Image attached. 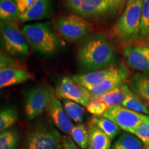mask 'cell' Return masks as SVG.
<instances>
[{
	"label": "cell",
	"instance_id": "1",
	"mask_svg": "<svg viewBox=\"0 0 149 149\" xmlns=\"http://www.w3.org/2000/svg\"><path fill=\"white\" fill-rule=\"evenodd\" d=\"M114 46L103 35H94L86 39L77 52V61L86 71H95L111 66L115 60Z\"/></svg>",
	"mask_w": 149,
	"mask_h": 149
},
{
	"label": "cell",
	"instance_id": "2",
	"mask_svg": "<svg viewBox=\"0 0 149 149\" xmlns=\"http://www.w3.org/2000/svg\"><path fill=\"white\" fill-rule=\"evenodd\" d=\"M29 46L42 55H53L60 47L61 40L48 22L27 24L22 28Z\"/></svg>",
	"mask_w": 149,
	"mask_h": 149
},
{
	"label": "cell",
	"instance_id": "3",
	"mask_svg": "<svg viewBox=\"0 0 149 149\" xmlns=\"http://www.w3.org/2000/svg\"><path fill=\"white\" fill-rule=\"evenodd\" d=\"M64 3L70 12L84 19H103L122 10L113 0H64Z\"/></svg>",
	"mask_w": 149,
	"mask_h": 149
},
{
	"label": "cell",
	"instance_id": "4",
	"mask_svg": "<svg viewBox=\"0 0 149 149\" xmlns=\"http://www.w3.org/2000/svg\"><path fill=\"white\" fill-rule=\"evenodd\" d=\"M143 0H128L122 15L115 24L113 33L122 40H137L140 35Z\"/></svg>",
	"mask_w": 149,
	"mask_h": 149
},
{
	"label": "cell",
	"instance_id": "5",
	"mask_svg": "<svg viewBox=\"0 0 149 149\" xmlns=\"http://www.w3.org/2000/svg\"><path fill=\"white\" fill-rule=\"evenodd\" d=\"M62 137L58 130L51 124H39L28 133L24 149H61Z\"/></svg>",
	"mask_w": 149,
	"mask_h": 149
},
{
	"label": "cell",
	"instance_id": "6",
	"mask_svg": "<svg viewBox=\"0 0 149 149\" xmlns=\"http://www.w3.org/2000/svg\"><path fill=\"white\" fill-rule=\"evenodd\" d=\"M1 42L3 49L15 57H25L29 54V44L25 35L17 23L3 22L0 24Z\"/></svg>",
	"mask_w": 149,
	"mask_h": 149
},
{
	"label": "cell",
	"instance_id": "7",
	"mask_svg": "<svg viewBox=\"0 0 149 149\" xmlns=\"http://www.w3.org/2000/svg\"><path fill=\"white\" fill-rule=\"evenodd\" d=\"M55 91L49 85H42L31 88L27 93L24 102V112L29 120H32L48 109L55 97Z\"/></svg>",
	"mask_w": 149,
	"mask_h": 149
},
{
	"label": "cell",
	"instance_id": "8",
	"mask_svg": "<svg viewBox=\"0 0 149 149\" xmlns=\"http://www.w3.org/2000/svg\"><path fill=\"white\" fill-rule=\"evenodd\" d=\"M55 26L59 35L71 42L84 40L93 31L87 20L76 15L60 17L56 20Z\"/></svg>",
	"mask_w": 149,
	"mask_h": 149
},
{
	"label": "cell",
	"instance_id": "9",
	"mask_svg": "<svg viewBox=\"0 0 149 149\" xmlns=\"http://www.w3.org/2000/svg\"><path fill=\"white\" fill-rule=\"evenodd\" d=\"M102 116L114 122L124 131L130 133L141 123L149 121V116L137 113L122 105L111 107Z\"/></svg>",
	"mask_w": 149,
	"mask_h": 149
},
{
	"label": "cell",
	"instance_id": "10",
	"mask_svg": "<svg viewBox=\"0 0 149 149\" xmlns=\"http://www.w3.org/2000/svg\"><path fill=\"white\" fill-rule=\"evenodd\" d=\"M55 95L58 100H68L86 107L93 99V94L85 87L76 84L69 77H65L57 86Z\"/></svg>",
	"mask_w": 149,
	"mask_h": 149
},
{
	"label": "cell",
	"instance_id": "11",
	"mask_svg": "<svg viewBox=\"0 0 149 149\" xmlns=\"http://www.w3.org/2000/svg\"><path fill=\"white\" fill-rule=\"evenodd\" d=\"M126 63L130 68L140 72L149 71V47L135 46L126 48L124 51Z\"/></svg>",
	"mask_w": 149,
	"mask_h": 149
},
{
	"label": "cell",
	"instance_id": "12",
	"mask_svg": "<svg viewBox=\"0 0 149 149\" xmlns=\"http://www.w3.org/2000/svg\"><path fill=\"white\" fill-rule=\"evenodd\" d=\"M128 78V70L124 66L117 67V70L109 77L106 78L97 84L88 88L93 95H100L105 94L113 89L120 86Z\"/></svg>",
	"mask_w": 149,
	"mask_h": 149
},
{
	"label": "cell",
	"instance_id": "13",
	"mask_svg": "<svg viewBox=\"0 0 149 149\" xmlns=\"http://www.w3.org/2000/svg\"><path fill=\"white\" fill-rule=\"evenodd\" d=\"M47 110L48 116L54 125L61 131L70 134L74 125L65 112L62 104L55 96L52 100Z\"/></svg>",
	"mask_w": 149,
	"mask_h": 149
},
{
	"label": "cell",
	"instance_id": "14",
	"mask_svg": "<svg viewBox=\"0 0 149 149\" xmlns=\"http://www.w3.org/2000/svg\"><path fill=\"white\" fill-rule=\"evenodd\" d=\"M33 78V75L31 72L18 66L0 68V88L19 84Z\"/></svg>",
	"mask_w": 149,
	"mask_h": 149
},
{
	"label": "cell",
	"instance_id": "15",
	"mask_svg": "<svg viewBox=\"0 0 149 149\" xmlns=\"http://www.w3.org/2000/svg\"><path fill=\"white\" fill-rule=\"evenodd\" d=\"M117 67L109 66L104 69L88 72L87 73L76 74L72 77L73 81L77 84L88 89L91 86L97 84L101 81L114 73Z\"/></svg>",
	"mask_w": 149,
	"mask_h": 149
},
{
	"label": "cell",
	"instance_id": "16",
	"mask_svg": "<svg viewBox=\"0 0 149 149\" xmlns=\"http://www.w3.org/2000/svg\"><path fill=\"white\" fill-rule=\"evenodd\" d=\"M51 11V0H35L31 8L22 13L19 21L28 22L49 17Z\"/></svg>",
	"mask_w": 149,
	"mask_h": 149
},
{
	"label": "cell",
	"instance_id": "17",
	"mask_svg": "<svg viewBox=\"0 0 149 149\" xmlns=\"http://www.w3.org/2000/svg\"><path fill=\"white\" fill-rule=\"evenodd\" d=\"M128 86L130 90L149 108V77L136 72L130 77Z\"/></svg>",
	"mask_w": 149,
	"mask_h": 149
},
{
	"label": "cell",
	"instance_id": "18",
	"mask_svg": "<svg viewBox=\"0 0 149 149\" xmlns=\"http://www.w3.org/2000/svg\"><path fill=\"white\" fill-rule=\"evenodd\" d=\"M130 91H131L130 90L127 84L124 83L120 86L105 94L100 95H93V100L104 102L110 107L122 105L123 101L125 100L126 96Z\"/></svg>",
	"mask_w": 149,
	"mask_h": 149
},
{
	"label": "cell",
	"instance_id": "19",
	"mask_svg": "<svg viewBox=\"0 0 149 149\" xmlns=\"http://www.w3.org/2000/svg\"><path fill=\"white\" fill-rule=\"evenodd\" d=\"M88 146L90 149H111V139L91 122L88 127Z\"/></svg>",
	"mask_w": 149,
	"mask_h": 149
},
{
	"label": "cell",
	"instance_id": "20",
	"mask_svg": "<svg viewBox=\"0 0 149 149\" xmlns=\"http://www.w3.org/2000/svg\"><path fill=\"white\" fill-rule=\"evenodd\" d=\"M21 15L18 5L14 0H0V19L3 22H15Z\"/></svg>",
	"mask_w": 149,
	"mask_h": 149
},
{
	"label": "cell",
	"instance_id": "21",
	"mask_svg": "<svg viewBox=\"0 0 149 149\" xmlns=\"http://www.w3.org/2000/svg\"><path fill=\"white\" fill-rule=\"evenodd\" d=\"M143 143L130 133H123L115 141L111 149H142Z\"/></svg>",
	"mask_w": 149,
	"mask_h": 149
},
{
	"label": "cell",
	"instance_id": "22",
	"mask_svg": "<svg viewBox=\"0 0 149 149\" xmlns=\"http://www.w3.org/2000/svg\"><path fill=\"white\" fill-rule=\"evenodd\" d=\"M91 122L98 126L104 133L109 136L111 140L114 139L121 132V128L103 116H94Z\"/></svg>",
	"mask_w": 149,
	"mask_h": 149
},
{
	"label": "cell",
	"instance_id": "23",
	"mask_svg": "<svg viewBox=\"0 0 149 149\" xmlns=\"http://www.w3.org/2000/svg\"><path fill=\"white\" fill-rule=\"evenodd\" d=\"M123 107L137 113L149 116V108L140 98L130 91L122 104Z\"/></svg>",
	"mask_w": 149,
	"mask_h": 149
},
{
	"label": "cell",
	"instance_id": "24",
	"mask_svg": "<svg viewBox=\"0 0 149 149\" xmlns=\"http://www.w3.org/2000/svg\"><path fill=\"white\" fill-rule=\"evenodd\" d=\"M63 107L66 114L71 120L77 124L82 122L84 115V109L81 104L71 100H63Z\"/></svg>",
	"mask_w": 149,
	"mask_h": 149
},
{
	"label": "cell",
	"instance_id": "25",
	"mask_svg": "<svg viewBox=\"0 0 149 149\" xmlns=\"http://www.w3.org/2000/svg\"><path fill=\"white\" fill-rule=\"evenodd\" d=\"M70 137L79 148L85 149L88 145V129L83 124L74 126L70 133Z\"/></svg>",
	"mask_w": 149,
	"mask_h": 149
},
{
	"label": "cell",
	"instance_id": "26",
	"mask_svg": "<svg viewBox=\"0 0 149 149\" xmlns=\"http://www.w3.org/2000/svg\"><path fill=\"white\" fill-rule=\"evenodd\" d=\"M18 119V113L14 108L8 107L3 109L0 113V130L4 131L6 129L14 125Z\"/></svg>",
	"mask_w": 149,
	"mask_h": 149
},
{
	"label": "cell",
	"instance_id": "27",
	"mask_svg": "<svg viewBox=\"0 0 149 149\" xmlns=\"http://www.w3.org/2000/svg\"><path fill=\"white\" fill-rule=\"evenodd\" d=\"M140 35L144 38L149 37V0H143Z\"/></svg>",
	"mask_w": 149,
	"mask_h": 149
},
{
	"label": "cell",
	"instance_id": "28",
	"mask_svg": "<svg viewBox=\"0 0 149 149\" xmlns=\"http://www.w3.org/2000/svg\"><path fill=\"white\" fill-rule=\"evenodd\" d=\"M133 135H135L142 141L145 146L149 144V121H146L141 123L139 125L135 127L130 131Z\"/></svg>",
	"mask_w": 149,
	"mask_h": 149
},
{
	"label": "cell",
	"instance_id": "29",
	"mask_svg": "<svg viewBox=\"0 0 149 149\" xmlns=\"http://www.w3.org/2000/svg\"><path fill=\"white\" fill-rule=\"evenodd\" d=\"M110 107L104 102L98 100H93L86 107V109L89 113L95 116H102Z\"/></svg>",
	"mask_w": 149,
	"mask_h": 149
},
{
	"label": "cell",
	"instance_id": "30",
	"mask_svg": "<svg viewBox=\"0 0 149 149\" xmlns=\"http://www.w3.org/2000/svg\"><path fill=\"white\" fill-rule=\"evenodd\" d=\"M18 141V136L15 132L11 130H4L0 134V146H3Z\"/></svg>",
	"mask_w": 149,
	"mask_h": 149
},
{
	"label": "cell",
	"instance_id": "31",
	"mask_svg": "<svg viewBox=\"0 0 149 149\" xmlns=\"http://www.w3.org/2000/svg\"><path fill=\"white\" fill-rule=\"evenodd\" d=\"M0 60H1V62H0V64H1L0 67H1V68H6V67L17 66L15 64V61L13 59H11L8 56L6 55L5 54L2 53H1V59Z\"/></svg>",
	"mask_w": 149,
	"mask_h": 149
},
{
	"label": "cell",
	"instance_id": "32",
	"mask_svg": "<svg viewBox=\"0 0 149 149\" xmlns=\"http://www.w3.org/2000/svg\"><path fill=\"white\" fill-rule=\"evenodd\" d=\"M62 146L64 149H79L71 137L68 136H64L62 137Z\"/></svg>",
	"mask_w": 149,
	"mask_h": 149
},
{
	"label": "cell",
	"instance_id": "33",
	"mask_svg": "<svg viewBox=\"0 0 149 149\" xmlns=\"http://www.w3.org/2000/svg\"><path fill=\"white\" fill-rule=\"evenodd\" d=\"M113 1L116 3L117 6H118L121 10H122L123 8H125L128 0H113Z\"/></svg>",
	"mask_w": 149,
	"mask_h": 149
},
{
	"label": "cell",
	"instance_id": "34",
	"mask_svg": "<svg viewBox=\"0 0 149 149\" xmlns=\"http://www.w3.org/2000/svg\"><path fill=\"white\" fill-rule=\"evenodd\" d=\"M145 149H149V144L145 146Z\"/></svg>",
	"mask_w": 149,
	"mask_h": 149
},
{
	"label": "cell",
	"instance_id": "35",
	"mask_svg": "<svg viewBox=\"0 0 149 149\" xmlns=\"http://www.w3.org/2000/svg\"><path fill=\"white\" fill-rule=\"evenodd\" d=\"M146 45H147V46H148V47H149V40H148V42H147V44H146Z\"/></svg>",
	"mask_w": 149,
	"mask_h": 149
},
{
	"label": "cell",
	"instance_id": "36",
	"mask_svg": "<svg viewBox=\"0 0 149 149\" xmlns=\"http://www.w3.org/2000/svg\"><path fill=\"white\" fill-rule=\"evenodd\" d=\"M14 1H16V0H14Z\"/></svg>",
	"mask_w": 149,
	"mask_h": 149
}]
</instances>
